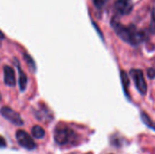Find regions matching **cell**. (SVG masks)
<instances>
[{
  "mask_svg": "<svg viewBox=\"0 0 155 154\" xmlns=\"http://www.w3.org/2000/svg\"><path fill=\"white\" fill-rule=\"evenodd\" d=\"M130 74L135 83L138 92L142 95H145L147 93V84H146L144 76H143V71H141L139 69H133V70H131Z\"/></svg>",
  "mask_w": 155,
  "mask_h": 154,
  "instance_id": "obj_3",
  "label": "cell"
},
{
  "mask_svg": "<svg viewBox=\"0 0 155 154\" xmlns=\"http://www.w3.org/2000/svg\"><path fill=\"white\" fill-rule=\"evenodd\" d=\"M141 116H142V120H143V122L149 127V128H151V129H153V131L155 132V123L151 120V118L145 113H142V114H141Z\"/></svg>",
  "mask_w": 155,
  "mask_h": 154,
  "instance_id": "obj_10",
  "label": "cell"
},
{
  "mask_svg": "<svg viewBox=\"0 0 155 154\" xmlns=\"http://www.w3.org/2000/svg\"><path fill=\"white\" fill-rule=\"evenodd\" d=\"M111 25H112V27L114 29L115 33L117 34V35L122 40H124V42H126L132 45L139 44L145 38L143 32L138 30L134 25L125 26V25L116 22L115 20H112Z\"/></svg>",
  "mask_w": 155,
  "mask_h": 154,
  "instance_id": "obj_1",
  "label": "cell"
},
{
  "mask_svg": "<svg viewBox=\"0 0 155 154\" xmlns=\"http://www.w3.org/2000/svg\"><path fill=\"white\" fill-rule=\"evenodd\" d=\"M24 56H25V62L27 63V64H28L30 67H32L33 71L35 72V63H34L33 59H32L29 55H27L26 54H24Z\"/></svg>",
  "mask_w": 155,
  "mask_h": 154,
  "instance_id": "obj_14",
  "label": "cell"
},
{
  "mask_svg": "<svg viewBox=\"0 0 155 154\" xmlns=\"http://www.w3.org/2000/svg\"><path fill=\"white\" fill-rule=\"evenodd\" d=\"M4 82L6 85L11 87L15 85V74L11 66H4Z\"/></svg>",
  "mask_w": 155,
  "mask_h": 154,
  "instance_id": "obj_7",
  "label": "cell"
},
{
  "mask_svg": "<svg viewBox=\"0 0 155 154\" xmlns=\"http://www.w3.org/2000/svg\"><path fill=\"white\" fill-rule=\"evenodd\" d=\"M17 69L19 72V87H20V91L24 92L27 86V76L25 74V72L23 70H21L19 64H17Z\"/></svg>",
  "mask_w": 155,
  "mask_h": 154,
  "instance_id": "obj_8",
  "label": "cell"
},
{
  "mask_svg": "<svg viewBox=\"0 0 155 154\" xmlns=\"http://www.w3.org/2000/svg\"><path fill=\"white\" fill-rule=\"evenodd\" d=\"M5 147H6V142L2 136H0V149L1 148H5Z\"/></svg>",
  "mask_w": 155,
  "mask_h": 154,
  "instance_id": "obj_15",
  "label": "cell"
},
{
  "mask_svg": "<svg viewBox=\"0 0 155 154\" xmlns=\"http://www.w3.org/2000/svg\"><path fill=\"white\" fill-rule=\"evenodd\" d=\"M1 99H2V96H1V93H0V101H1Z\"/></svg>",
  "mask_w": 155,
  "mask_h": 154,
  "instance_id": "obj_18",
  "label": "cell"
},
{
  "mask_svg": "<svg viewBox=\"0 0 155 154\" xmlns=\"http://www.w3.org/2000/svg\"><path fill=\"white\" fill-rule=\"evenodd\" d=\"M15 137H16V141L18 143V144L23 147L25 150L28 151H32L34 149H35V143L34 142V140L31 138V136L25 131L23 130H19L16 132L15 133Z\"/></svg>",
  "mask_w": 155,
  "mask_h": 154,
  "instance_id": "obj_5",
  "label": "cell"
},
{
  "mask_svg": "<svg viewBox=\"0 0 155 154\" xmlns=\"http://www.w3.org/2000/svg\"><path fill=\"white\" fill-rule=\"evenodd\" d=\"M1 115L7 121H9L11 123L16 125V126H22L24 124V121L22 120L21 116L19 115L18 113L11 109L10 107L4 106L0 110Z\"/></svg>",
  "mask_w": 155,
  "mask_h": 154,
  "instance_id": "obj_4",
  "label": "cell"
},
{
  "mask_svg": "<svg viewBox=\"0 0 155 154\" xmlns=\"http://www.w3.org/2000/svg\"><path fill=\"white\" fill-rule=\"evenodd\" d=\"M114 8L118 14L124 15L132 11L133 3L131 0H116L114 3Z\"/></svg>",
  "mask_w": 155,
  "mask_h": 154,
  "instance_id": "obj_6",
  "label": "cell"
},
{
  "mask_svg": "<svg viewBox=\"0 0 155 154\" xmlns=\"http://www.w3.org/2000/svg\"><path fill=\"white\" fill-rule=\"evenodd\" d=\"M150 32L155 34V7L153 9L152 12V19H151V24H150Z\"/></svg>",
  "mask_w": 155,
  "mask_h": 154,
  "instance_id": "obj_12",
  "label": "cell"
},
{
  "mask_svg": "<svg viewBox=\"0 0 155 154\" xmlns=\"http://www.w3.org/2000/svg\"><path fill=\"white\" fill-rule=\"evenodd\" d=\"M121 79H122L124 93H125V94H127V91H128V87H129V78L127 76V74L124 71L121 74Z\"/></svg>",
  "mask_w": 155,
  "mask_h": 154,
  "instance_id": "obj_11",
  "label": "cell"
},
{
  "mask_svg": "<svg viewBox=\"0 0 155 154\" xmlns=\"http://www.w3.org/2000/svg\"><path fill=\"white\" fill-rule=\"evenodd\" d=\"M32 135L35 139H43L45 135V132L41 126L35 125L32 128Z\"/></svg>",
  "mask_w": 155,
  "mask_h": 154,
  "instance_id": "obj_9",
  "label": "cell"
},
{
  "mask_svg": "<svg viewBox=\"0 0 155 154\" xmlns=\"http://www.w3.org/2000/svg\"><path fill=\"white\" fill-rule=\"evenodd\" d=\"M4 37H5V36H4V34L0 31V39H3Z\"/></svg>",
  "mask_w": 155,
  "mask_h": 154,
  "instance_id": "obj_17",
  "label": "cell"
},
{
  "mask_svg": "<svg viewBox=\"0 0 155 154\" xmlns=\"http://www.w3.org/2000/svg\"><path fill=\"white\" fill-rule=\"evenodd\" d=\"M148 76L150 78H154L155 77V70L154 69H149L148 70Z\"/></svg>",
  "mask_w": 155,
  "mask_h": 154,
  "instance_id": "obj_16",
  "label": "cell"
},
{
  "mask_svg": "<svg viewBox=\"0 0 155 154\" xmlns=\"http://www.w3.org/2000/svg\"><path fill=\"white\" fill-rule=\"evenodd\" d=\"M72 135H73V132L69 128L65 126H59L55 128L54 137L56 143L60 145H64L71 141Z\"/></svg>",
  "mask_w": 155,
  "mask_h": 154,
  "instance_id": "obj_2",
  "label": "cell"
},
{
  "mask_svg": "<svg viewBox=\"0 0 155 154\" xmlns=\"http://www.w3.org/2000/svg\"><path fill=\"white\" fill-rule=\"evenodd\" d=\"M92 1H93L94 6H95L96 8L101 9V8H103V7L106 5V3H107L108 0H92Z\"/></svg>",
  "mask_w": 155,
  "mask_h": 154,
  "instance_id": "obj_13",
  "label": "cell"
}]
</instances>
